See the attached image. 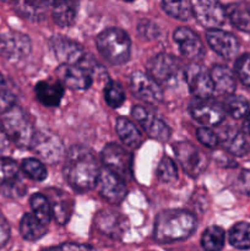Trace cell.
Returning <instances> with one entry per match:
<instances>
[{"label": "cell", "instance_id": "6da1fadb", "mask_svg": "<svg viewBox=\"0 0 250 251\" xmlns=\"http://www.w3.org/2000/svg\"><path fill=\"white\" fill-rule=\"evenodd\" d=\"M100 172L97 159L87 147L73 146L66 152L64 174L75 190L87 191L95 188Z\"/></svg>", "mask_w": 250, "mask_h": 251}, {"label": "cell", "instance_id": "7a4b0ae2", "mask_svg": "<svg viewBox=\"0 0 250 251\" xmlns=\"http://www.w3.org/2000/svg\"><path fill=\"white\" fill-rule=\"evenodd\" d=\"M196 229V218L190 211H162L154 221L153 238L159 243H173L186 239Z\"/></svg>", "mask_w": 250, "mask_h": 251}, {"label": "cell", "instance_id": "3957f363", "mask_svg": "<svg viewBox=\"0 0 250 251\" xmlns=\"http://www.w3.org/2000/svg\"><path fill=\"white\" fill-rule=\"evenodd\" d=\"M98 51L112 65L126 63L131 53V41L129 34L120 28H107L96 39Z\"/></svg>", "mask_w": 250, "mask_h": 251}, {"label": "cell", "instance_id": "277c9868", "mask_svg": "<svg viewBox=\"0 0 250 251\" xmlns=\"http://www.w3.org/2000/svg\"><path fill=\"white\" fill-rule=\"evenodd\" d=\"M1 126L10 141L20 147H29L36 134L31 120L19 107H14L5 113Z\"/></svg>", "mask_w": 250, "mask_h": 251}, {"label": "cell", "instance_id": "5b68a950", "mask_svg": "<svg viewBox=\"0 0 250 251\" xmlns=\"http://www.w3.org/2000/svg\"><path fill=\"white\" fill-rule=\"evenodd\" d=\"M149 75L159 85L174 86L184 77V69L175 56L161 53L152 58L147 64Z\"/></svg>", "mask_w": 250, "mask_h": 251}, {"label": "cell", "instance_id": "8992f818", "mask_svg": "<svg viewBox=\"0 0 250 251\" xmlns=\"http://www.w3.org/2000/svg\"><path fill=\"white\" fill-rule=\"evenodd\" d=\"M29 149L39 157L44 163L55 164L65 154V149L58 135L50 131H36Z\"/></svg>", "mask_w": 250, "mask_h": 251}, {"label": "cell", "instance_id": "52a82bcc", "mask_svg": "<svg viewBox=\"0 0 250 251\" xmlns=\"http://www.w3.org/2000/svg\"><path fill=\"white\" fill-rule=\"evenodd\" d=\"M173 151L185 173L193 178L200 176L207 167L208 159L206 154L190 142H176L173 145Z\"/></svg>", "mask_w": 250, "mask_h": 251}, {"label": "cell", "instance_id": "ba28073f", "mask_svg": "<svg viewBox=\"0 0 250 251\" xmlns=\"http://www.w3.org/2000/svg\"><path fill=\"white\" fill-rule=\"evenodd\" d=\"M102 161L105 168L119 176L120 178H127L131 176L132 154L126 149L115 142L105 145L102 151Z\"/></svg>", "mask_w": 250, "mask_h": 251}, {"label": "cell", "instance_id": "9c48e42d", "mask_svg": "<svg viewBox=\"0 0 250 251\" xmlns=\"http://www.w3.org/2000/svg\"><path fill=\"white\" fill-rule=\"evenodd\" d=\"M184 78L190 92L199 100L211 98L215 92L210 71L200 64H189L184 69Z\"/></svg>", "mask_w": 250, "mask_h": 251}, {"label": "cell", "instance_id": "30bf717a", "mask_svg": "<svg viewBox=\"0 0 250 251\" xmlns=\"http://www.w3.org/2000/svg\"><path fill=\"white\" fill-rule=\"evenodd\" d=\"M31 39L26 34L7 31L0 34V55L9 61H19L31 53Z\"/></svg>", "mask_w": 250, "mask_h": 251}, {"label": "cell", "instance_id": "8fae6325", "mask_svg": "<svg viewBox=\"0 0 250 251\" xmlns=\"http://www.w3.org/2000/svg\"><path fill=\"white\" fill-rule=\"evenodd\" d=\"M189 110L194 119L205 126H215L221 124L225 117L223 105L211 98H195L189 105Z\"/></svg>", "mask_w": 250, "mask_h": 251}, {"label": "cell", "instance_id": "7c38bea8", "mask_svg": "<svg viewBox=\"0 0 250 251\" xmlns=\"http://www.w3.org/2000/svg\"><path fill=\"white\" fill-rule=\"evenodd\" d=\"M50 48L61 65H77L86 59V53L77 42L64 36H53L50 38Z\"/></svg>", "mask_w": 250, "mask_h": 251}, {"label": "cell", "instance_id": "4fadbf2b", "mask_svg": "<svg viewBox=\"0 0 250 251\" xmlns=\"http://www.w3.org/2000/svg\"><path fill=\"white\" fill-rule=\"evenodd\" d=\"M132 117L135 118L137 123L142 126L150 137L158 141H167L172 135V130L166 123L159 119L156 114L141 105H136L131 110Z\"/></svg>", "mask_w": 250, "mask_h": 251}, {"label": "cell", "instance_id": "5bb4252c", "mask_svg": "<svg viewBox=\"0 0 250 251\" xmlns=\"http://www.w3.org/2000/svg\"><path fill=\"white\" fill-rule=\"evenodd\" d=\"M193 15L203 27L208 29H218L225 21V9L218 1L198 0L191 2Z\"/></svg>", "mask_w": 250, "mask_h": 251}, {"label": "cell", "instance_id": "9a60e30c", "mask_svg": "<svg viewBox=\"0 0 250 251\" xmlns=\"http://www.w3.org/2000/svg\"><path fill=\"white\" fill-rule=\"evenodd\" d=\"M96 188L103 199L114 205L122 202L126 196V185L124 179L107 168L100 169Z\"/></svg>", "mask_w": 250, "mask_h": 251}, {"label": "cell", "instance_id": "2e32d148", "mask_svg": "<svg viewBox=\"0 0 250 251\" xmlns=\"http://www.w3.org/2000/svg\"><path fill=\"white\" fill-rule=\"evenodd\" d=\"M130 86H131L132 92L145 102L156 104L163 100V91H162L161 85L144 71H134L131 74Z\"/></svg>", "mask_w": 250, "mask_h": 251}, {"label": "cell", "instance_id": "e0dca14e", "mask_svg": "<svg viewBox=\"0 0 250 251\" xmlns=\"http://www.w3.org/2000/svg\"><path fill=\"white\" fill-rule=\"evenodd\" d=\"M95 226L102 234L112 239H120L129 228V221L118 211L107 208L96 215Z\"/></svg>", "mask_w": 250, "mask_h": 251}, {"label": "cell", "instance_id": "ac0fdd59", "mask_svg": "<svg viewBox=\"0 0 250 251\" xmlns=\"http://www.w3.org/2000/svg\"><path fill=\"white\" fill-rule=\"evenodd\" d=\"M173 39L180 53L190 60H200L205 54V48L200 37L188 27H179L175 29Z\"/></svg>", "mask_w": 250, "mask_h": 251}, {"label": "cell", "instance_id": "d6986e66", "mask_svg": "<svg viewBox=\"0 0 250 251\" xmlns=\"http://www.w3.org/2000/svg\"><path fill=\"white\" fill-rule=\"evenodd\" d=\"M206 39L211 49L225 59H233L239 50V42L229 32L208 29L206 32Z\"/></svg>", "mask_w": 250, "mask_h": 251}, {"label": "cell", "instance_id": "ffe728a7", "mask_svg": "<svg viewBox=\"0 0 250 251\" xmlns=\"http://www.w3.org/2000/svg\"><path fill=\"white\" fill-rule=\"evenodd\" d=\"M56 80L71 90H87L92 85L90 71L77 65H60L56 70Z\"/></svg>", "mask_w": 250, "mask_h": 251}, {"label": "cell", "instance_id": "44dd1931", "mask_svg": "<svg viewBox=\"0 0 250 251\" xmlns=\"http://www.w3.org/2000/svg\"><path fill=\"white\" fill-rule=\"evenodd\" d=\"M218 144L223 146L225 151L237 157L245 156L250 151V141L247 135L234 126H228L218 135Z\"/></svg>", "mask_w": 250, "mask_h": 251}, {"label": "cell", "instance_id": "7402d4cb", "mask_svg": "<svg viewBox=\"0 0 250 251\" xmlns=\"http://www.w3.org/2000/svg\"><path fill=\"white\" fill-rule=\"evenodd\" d=\"M47 199L50 202L51 215L60 226L66 225L73 215L74 201L70 195L59 189H50L47 193Z\"/></svg>", "mask_w": 250, "mask_h": 251}, {"label": "cell", "instance_id": "603a6c76", "mask_svg": "<svg viewBox=\"0 0 250 251\" xmlns=\"http://www.w3.org/2000/svg\"><path fill=\"white\" fill-rule=\"evenodd\" d=\"M34 91L37 100L47 107H58L64 96V86L58 80L39 81Z\"/></svg>", "mask_w": 250, "mask_h": 251}, {"label": "cell", "instance_id": "cb8c5ba5", "mask_svg": "<svg viewBox=\"0 0 250 251\" xmlns=\"http://www.w3.org/2000/svg\"><path fill=\"white\" fill-rule=\"evenodd\" d=\"M115 130L123 144L131 149H139L144 142L142 135L136 125L127 118L120 117L115 122Z\"/></svg>", "mask_w": 250, "mask_h": 251}, {"label": "cell", "instance_id": "d4e9b609", "mask_svg": "<svg viewBox=\"0 0 250 251\" xmlns=\"http://www.w3.org/2000/svg\"><path fill=\"white\" fill-rule=\"evenodd\" d=\"M213 87L225 95H232L235 90V77L233 71L225 65H215L210 71Z\"/></svg>", "mask_w": 250, "mask_h": 251}, {"label": "cell", "instance_id": "484cf974", "mask_svg": "<svg viewBox=\"0 0 250 251\" xmlns=\"http://www.w3.org/2000/svg\"><path fill=\"white\" fill-rule=\"evenodd\" d=\"M225 14L229 17L233 26L240 31L250 32V4L233 2L225 7Z\"/></svg>", "mask_w": 250, "mask_h": 251}, {"label": "cell", "instance_id": "4316f807", "mask_svg": "<svg viewBox=\"0 0 250 251\" xmlns=\"http://www.w3.org/2000/svg\"><path fill=\"white\" fill-rule=\"evenodd\" d=\"M20 232L22 238L28 242H34L44 237L47 233V226L42 225L33 216V213H26L20 223Z\"/></svg>", "mask_w": 250, "mask_h": 251}, {"label": "cell", "instance_id": "83f0119b", "mask_svg": "<svg viewBox=\"0 0 250 251\" xmlns=\"http://www.w3.org/2000/svg\"><path fill=\"white\" fill-rule=\"evenodd\" d=\"M53 20L56 25L61 27H69L75 22L77 15L76 2L73 1H58L53 4L51 10Z\"/></svg>", "mask_w": 250, "mask_h": 251}, {"label": "cell", "instance_id": "f1b7e54d", "mask_svg": "<svg viewBox=\"0 0 250 251\" xmlns=\"http://www.w3.org/2000/svg\"><path fill=\"white\" fill-rule=\"evenodd\" d=\"M225 229L218 226H211L203 232L201 245L206 251H221L225 247Z\"/></svg>", "mask_w": 250, "mask_h": 251}, {"label": "cell", "instance_id": "f546056e", "mask_svg": "<svg viewBox=\"0 0 250 251\" xmlns=\"http://www.w3.org/2000/svg\"><path fill=\"white\" fill-rule=\"evenodd\" d=\"M228 239L232 247L239 250L250 249V223L240 222L233 226Z\"/></svg>", "mask_w": 250, "mask_h": 251}, {"label": "cell", "instance_id": "4dcf8cb0", "mask_svg": "<svg viewBox=\"0 0 250 251\" xmlns=\"http://www.w3.org/2000/svg\"><path fill=\"white\" fill-rule=\"evenodd\" d=\"M49 2L46 1H19L15 4V9L26 19L32 21H41L46 16V10Z\"/></svg>", "mask_w": 250, "mask_h": 251}, {"label": "cell", "instance_id": "1f68e13d", "mask_svg": "<svg viewBox=\"0 0 250 251\" xmlns=\"http://www.w3.org/2000/svg\"><path fill=\"white\" fill-rule=\"evenodd\" d=\"M29 205H31L33 216L44 226H48L51 218V207L50 202L47 199V196L42 194H34L29 199Z\"/></svg>", "mask_w": 250, "mask_h": 251}, {"label": "cell", "instance_id": "d6a6232c", "mask_svg": "<svg viewBox=\"0 0 250 251\" xmlns=\"http://www.w3.org/2000/svg\"><path fill=\"white\" fill-rule=\"evenodd\" d=\"M223 108L225 112L234 119H242L249 113V103L242 96H228L223 103Z\"/></svg>", "mask_w": 250, "mask_h": 251}, {"label": "cell", "instance_id": "836d02e7", "mask_svg": "<svg viewBox=\"0 0 250 251\" xmlns=\"http://www.w3.org/2000/svg\"><path fill=\"white\" fill-rule=\"evenodd\" d=\"M162 7L172 17L188 21L193 16V5L189 1H163Z\"/></svg>", "mask_w": 250, "mask_h": 251}, {"label": "cell", "instance_id": "e575fe53", "mask_svg": "<svg viewBox=\"0 0 250 251\" xmlns=\"http://www.w3.org/2000/svg\"><path fill=\"white\" fill-rule=\"evenodd\" d=\"M104 100L112 108H119L125 102V92L118 81H109L104 87Z\"/></svg>", "mask_w": 250, "mask_h": 251}, {"label": "cell", "instance_id": "d590c367", "mask_svg": "<svg viewBox=\"0 0 250 251\" xmlns=\"http://www.w3.org/2000/svg\"><path fill=\"white\" fill-rule=\"evenodd\" d=\"M19 176V166L16 162L7 157H0V185L14 183Z\"/></svg>", "mask_w": 250, "mask_h": 251}, {"label": "cell", "instance_id": "8d00e7d4", "mask_svg": "<svg viewBox=\"0 0 250 251\" xmlns=\"http://www.w3.org/2000/svg\"><path fill=\"white\" fill-rule=\"evenodd\" d=\"M157 176L162 183L171 184L178 179V169H176L175 163L168 156H164L161 159L157 168Z\"/></svg>", "mask_w": 250, "mask_h": 251}, {"label": "cell", "instance_id": "74e56055", "mask_svg": "<svg viewBox=\"0 0 250 251\" xmlns=\"http://www.w3.org/2000/svg\"><path fill=\"white\" fill-rule=\"evenodd\" d=\"M22 171L31 179L37 181H42L47 178L48 172L43 162L36 158H27L22 162Z\"/></svg>", "mask_w": 250, "mask_h": 251}, {"label": "cell", "instance_id": "f35d334b", "mask_svg": "<svg viewBox=\"0 0 250 251\" xmlns=\"http://www.w3.org/2000/svg\"><path fill=\"white\" fill-rule=\"evenodd\" d=\"M137 33L144 41H156L161 34V28L151 20H141L137 24Z\"/></svg>", "mask_w": 250, "mask_h": 251}, {"label": "cell", "instance_id": "ab89813d", "mask_svg": "<svg viewBox=\"0 0 250 251\" xmlns=\"http://www.w3.org/2000/svg\"><path fill=\"white\" fill-rule=\"evenodd\" d=\"M235 74L243 85L250 87V54H243L237 59Z\"/></svg>", "mask_w": 250, "mask_h": 251}, {"label": "cell", "instance_id": "60d3db41", "mask_svg": "<svg viewBox=\"0 0 250 251\" xmlns=\"http://www.w3.org/2000/svg\"><path fill=\"white\" fill-rule=\"evenodd\" d=\"M198 140L208 149H215L218 145V135H216L208 127H199L196 131Z\"/></svg>", "mask_w": 250, "mask_h": 251}, {"label": "cell", "instance_id": "b9f144b4", "mask_svg": "<svg viewBox=\"0 0 250 251\" xmlns=\"http://www.w3.org/2000/svg\"><path fill=\"white\" fill-rule=\"evenodd\" d=\"M233 186L240 194L250 196V171H248V169L240 171L235 178L234 183H233Z\"/></svg>", "mask_w": 250, "mask_h": 251}, {"label": "cell", "instance_id": "7bdbcfd3", "mask_svg": "<svg viewBox=\"0 0 250 251\" xmlns=\"http://www.w3.org/2000/svg\"><path fill=\"white\" fill-rule=\"evenodd\" d=\"M15 107V96L11 92L0 90V114H5Z\"/></svg>", "mask_w": 250, "mask_h": 251}, {"label": "cell", "instance_id": "ee69618b", "mask_svg": "<svg viewBox=\"0 0 250 251\" xmlns=\"http://www.w3.org/2000/svg\"><path fill=\"white\" fill-rule=\"evenodd\" d=\"M47 251H97L93 249L92 247L83 244H74V243H66V244H61L58 248H51Z\"/></svg>", "mask_w": 250, "mask_h": 251}, {"label": "cell", "instance_id": "f6af8a7d", "mask_svg": "<svg viewBox=\"0 0 250 251\" xmlns=\"http://www.w3.org/2000/svg\"><path fill=\"white\" fill-rule=\"evenodd\" d=\"M10 239V226L4 216L0 213V249L5 247Z\"/></svg>", "mask_w": 250, "mask_h": 251}, {"label": "cell", "instance_id": "bcb514c9", "mask_svg": "<svg viewBox=\"0 0 250 251\" xmlns=\"http://www.w3.org/2000/svg\"><path fill=\"white\" fill-rule=\"evenodd\" d=\"M10 147V140L5 134L4 129H2L1 124H0V154H4L9 151Z\"/></svg>", "mask_w": 250, "mask_h": 251}, {"label": "cell", "instance_id": "7dc6e473", "mask_svg": "<svg viewBox=\"0 0 250 251\" xmlns=\"http://www.w3.org/2000/svg\"><path fill=\"white\" fill-rule=\"evenodd\" d=\"M245 126H247V131L250 134V110L248 113V118H247V122H245Z\"/></svg>", "mask_w": 250, "mask_h": 251}, {"label": "cell", "instance_id": "c3c4849f", "mask_svg": "<svg viewBox=\"0 0 250 251\" xmlns=\"http://www.w3.org/2000/svg\"><path fill=\"white\" fill-rule=\"evenodd\" d=\"M2 86H4V77H2V75L0 74V90H1Z\"/></svg>", "mask_w": 250, "mask_h": 251}]
</instances>
